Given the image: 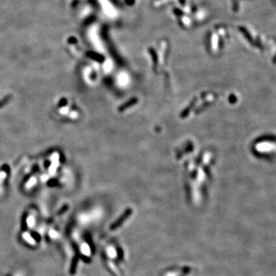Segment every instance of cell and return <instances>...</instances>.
Returning <instances> with one entry per match:
<instances>
[{"mask_svg":"<svg viewBox=\"0 0 276 276\" xmlns=\"http://www.w3.org/2000/svg\"><path fill=\"white\" fill-rule=\"evenodd\" d=\"M239 30H240V31H241L243 35H244L245 37H246V38H247V39H248V41H249V42H253V40H252V37H251L250 34H249V32H248V30H247L246 28H243V27H240V28H239Z\"/></svg>","mask_w":276,"mask_h":276,"instance_id":"cell-1","label":"cell"},{"mask_svg":"<svg viewBox=\"0 0 276 276\" xmlns=\"http://www.w3.org/2000/svg\"><path fill=\"white\" fill-rule=\"evenodd\" d=\"M130 210H128V211H127V212H126V213L124 214V215H123V216H122V217L120 218V219H119V220H118L117 222L114 225V226H113V229H114V228H116L117 226H119V225H120V223H121V222H122V221H123V219H125V218L127 217V215H128V214H130Z\"/></svg>","mask_w":276,"mask_h":276,"instance_id":"cell-2","label":"cell"},{"mask_svg":"<svg viewBox=\"0 0 276 276\" xmlns=\"http://www.w3.org/2000/svg\"><path fill=\"white\" fill-rule=\"evenodd\" d=\"M136 102H137V99H132V100H131V101H130V102H127V104H124L123 106H122L121 108H120V111H122V110L126 109V108H128V107L131 106L132 104H134V103H136Z\"/></svg>","mask_w":276,"mask_h":276,"instance_id":"cell-3","label":"cell"},{"mask_svg":"<svg viewBox=\"0 0 276 276\" xmlns=\"http://www.w3.org/2000/svg\"><path fill=\"white\" fill-rule=\"evenodd\" d=\"M23 237H24L25 239H26V241L28 242L29 244H31V245H32V244H35V241L33 240V239L31 238V237H30V236H28V234H26V233L23 235Z\"/></svg>","mask_w":276,"mask_h":276,"instance_id":"cell-4","label":"cell"}]
</instances>
